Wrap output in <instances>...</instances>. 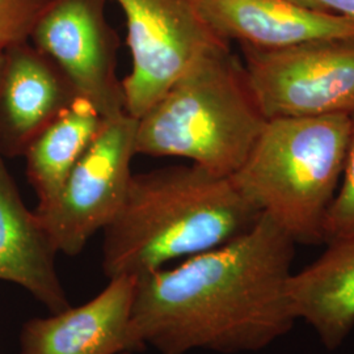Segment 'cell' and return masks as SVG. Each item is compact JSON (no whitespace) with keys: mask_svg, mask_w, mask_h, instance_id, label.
Here are the masks:
<instances>
[{"mask_svg":"<svg viewBox=\"0 0 354 354\" xmlns=\"http://www.w3.org/2000/svg\"><path fill=\"white\" fill-rule=\"evenodd\" d=\"M295 241L266 214L241 236L137 277L133 328L159 354L259 352L295 324Z\"/></svg>","mask_w":354,"mask_h":354,"instance_id":"6da1fadb","label":"cell"},{"mask_svg":"<svg viewBox=\"0 0 354 354\" xmlns=\"http://www.w3.org/2000/svg\"><path fill=\"white\" fill-rule=\"evenodd\" d=\"M261 214L231 177L198 165L133 174L104 228L102 270L109 279L140 277L241 236Z\"/></svg>","mask_w":354,"mask_h":354,"instance_id":"7a4b0ae2","label":"cell"},{"mask_svg":"<svg viewBox=\"0 0 354 354\" xmlns=\"http://www.w3.org/2000/svg\"><path fill=\"white\" fill-rule=\"evenodd\" d=\"M268 118L230 45L198 57L138 118L137 155L180 158L216 176L244 163Z\"/></svg>","mask_w":354,"mask_h":354,"instance_id":"3957f363","label":"cell"},{"mask_svg":"<svg viewBox=\"0 0 354 354\" xmlns=\"http://www.w3.org/2000/svg\"><path fill=\"white\" fill-rule=\"evenodd\" d=\"M351 127L348 114L269 118L231 180L295 244L324 243Z\"/></svg>","mask_w":354,"mask_h":354,"instance_id":"277c9868","label":"cell"},{"mask_svg":"<svg viewBox=\"0 0 354 354\" xmlns=\"http://www.w3.org/2000/svg\"><path fill=\"white\" fill-rule=\"evenodd\" d=\"M138 118H105L97 137L48 203L35 213L57 253L76 256L118 213L133 176Z\"/></svg>","mask_w":354,"mask_h":354,"instance_id":"5b68a950","label":"cell"},{"mask_svg":"<svg viewBox=\"0 0 354 354\" xmlns=\"http://www.w3.org/2000/svg\"><path fill=\"white\" fill-rule=\"evenodd\" d=\"M241 49L248 83L268 120L354 113V38Z\"/></svg>","mask_w":354,"mask_h":354,"instance_id":"8992f818","label":"cell"},{"mask_svg":"<svg viewBox=\"0 0 354 354\" xmlns=\"http://www.w3.org/2000/svg\"><path fill=\"white\" fill-rule=\"evenodd\" d=\"M127 20L131 68L122 79L127 113L140 118L190 64L227 46L193 0H113Z\"/></svg>","mask_w":354,"mask_h":354,"instance_id":"52a82bcc","label":"cell"},{"mask_svg":"<svg viewBox=\"0 0 354 354\" xmlns=\"http://www.w3.org/2000/svg\"><path fill=\"white\" fill-rule=\"evenodd\" d=\"M108 1L46 0L29 37L104 118L127 112L117 74L120 37L106 19Z\"/></svg>","mask_w":354,"mask_h":354,"instance_id":"ba28073f","label":"cell"},{"mask_svg":"<svg viewBox=\"0 0 354 354\" xmlns=\"http://www.w3.org/2000/svg\"><path fill=\"white\" fill-rule=\"evenodd\" d=\"M137 277L109 279L93 299L49 317H35L21 330L20 354L137 353L146 345L133 328Z\"/></svg>","mask_w":354,"mask_h":354,"instance_id":"9c48e42d","label":"cell"},{"mask_svg":"<svg viewBox=\"0 0 354 354\" xmlns=\"http://www.w3.org/2000/svg\"><path fill=\"white\" fill-rule=\"evenodd\" d=\"M61 67L30 41L3 51L0 64V151L24 156L26 149L79 97Z\"/></svg>","mask_w":354,"mask_h":354,"instance_id":"30bf717a","label":"cell"},{"mask_svg":"<svg viewBox=\"0 0 354 354\" xmlns=\"http://www.w3.org/2000/svg\"><path fill=\"white\" fill-rule=\"evenodd\" d=\"M206 23L231 44L282 49L298 44L354 38V23L291 0H193Z\"/></svg>","mask_w":354,"mask_h":354,"instance_id":"8fae6325","label":"cell"},{"mask_svg":"<svg viewBox=\"0 0 354 354\" xmlns=\"http://www.w3.org/2000/svg\"><path fill=\"white\" fill-rule=\"evenodd\" d=\"M57 254L0 151V281L20 285L53 314L64 311L70 304L57 273Z\"/></svg>","mask_w":354,"mask_h":354,"instance_id":"7c38bea8","label":"cell"},{"mask_svg":"<svg viewBox=\"0 0 354 354\" xmlns=\"http://www.w3.org/2000/svg\"><path fill=\"white\" fill-rule=\"evenodd\" d=\"M327 244L314 263L291 273L286 294L295 320L335 351L354 328V236Z\"/></svg>","mask_w":354,"mask_h":354,"instance_id":"4fadbf2b","label":"cell"},{"mask_svg":"<svg viewBox=\"0 0 354 354\" xmlns=\"http://www.w3.org/2000/svg\"><path fill=\"white\" fill-rule=\"evenodd\" d=\"M104 117L79 96L26 149V177L38 203H48L97 137Z\"/></svg>","mask_w":354,"mask_h":354,"instance_id":"5bb4252c","label":"cell"},{"mask_svg":"<svg viewBox=\"0 0 354 354\" xmlns=\"http://www.w3.org/2000/svg\"><path fill=\"white\" fill-rule=\"evenodd\" d=\"M342 181L324 222V243L354 236V113Z\"/></svg>","mask_w":354,"mask_h":354,"instance_id":"9a60e30c","label":"cell"},{"mask_svg":"<svg viewBox=\"0 0 354 354\" xmlns=\"http://www.w3.org/2000/svg\"><path fill=\"white\" fill-rule=\"evenodd\" d=\"M46 0H0V51L29 41Z\"/></svg>","mask_w":354,"mask_h":354,"instance_id":"2e32d148","label":"cell"},{"mask_svg":"<svg viewBox=\"0 0 354 354\" xmlns=\"http://www.w3.org/2000/svg\"><path fill=\"white\" fill-rule=\"evenodd\" d=\"M319 11L333 13L354 23V0H314Z\"/></svg>","mask_w":354,"mask_h":354,"instance_id":"e0dca14e","label":"cell"},{"mask_svg":"<svg viewBox=\"0 0 354 354\" xmlns=\"http://www.w3.org/2000/svg\"><path fill=\"white\" fill-rule=\"evenodd\" d=\"M291 1H295V3H298V4H302L304 7H310V8L317 10V7H315V4H314V0H291ZM317 11H319V10H317Z\"/></svg>","mask_w":354,"mask_h":354,"instance_id":"ac0fdd59","label":"cell"},{"mask_svg":"<svg viewBox=\"0 0 354 354\" xmlns=\"http://www.w3.org/2000/svg\"><path fill=\"white\" fill-rule=\"evenodd\" d=\"M1 55H3V51H0V64H1Z\"/></svg>","mask_w":354,"mask_h":354,"instance_id":"d6986e66","label":"cell"},{"mask_svg":"<svg viewBox=\"0 0 354 354\" xmlns=\"http://www.w3.org/2000/svg\"><path fill=\"white\" fill-rule=\"evenodd\" d=\"M121 354H134V353H131V352H125V353H121Z\"/></svg>","mask_w":354,"mask_h":354,"instance_id":"ffe728a7","label":"cell"}]
</instances>
